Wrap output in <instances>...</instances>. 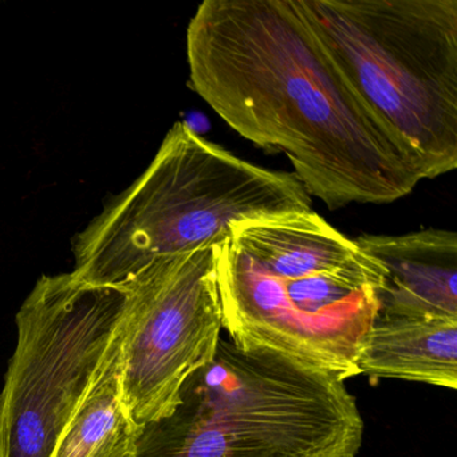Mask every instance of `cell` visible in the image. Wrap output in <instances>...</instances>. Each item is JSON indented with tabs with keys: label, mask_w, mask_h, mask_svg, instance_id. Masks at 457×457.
I'll list each match as a JSON object with an SVG mask.
<instances>
[{
	"label": "cell",
	"mask_w": 457,
	"mask_h": 457,
	"mask_svg": "<svg viewBox=\"0 0 457 457\" xmlns=\"http://www.w3.org/2000/svg\"><path fill=\"white\" fill-rule=\"evenodd\" d=\"M189 87L245 140L290 159L330 210L387 204L421 179L339 71L302 0H204Z\"/></svg>",
	"instance_id": "1"
},
{
	"label": "cell",
	"mask_w": 457,
	"mask_h": 457,
	"mask_svg": "<svg viewBox=\"0 0 457 457\" xmlns=\"http://www.w3.org/2000/svg\"><path fill=\"white\" fill-rule=\"evenodd\" d=\"M385 275L381 263L312 210L242 221L216 245L229 341L342 382L360 376Z\"/></svg>",
	"instance_id": "2"
},
{
	"label": "cell",
	"mask_w": 457,
	"mask_h": 457,
	"mask_svg": "<svg viewBox=\"0 0 457 457\" xmlns=\"http://www.w3.org/2000/svg\"><path fill=\"white\" fill-rule=\"evenodd\" d=\"M312 211L294 172L235 156L176 122L143 175L71 240L73 274L119 286L164 256L223 243L237 224Z\"/></svg>",
	"instance_id": "3"
},
{
	"label": "cell",
	"mask_w": 457,
	"mask_h": 457,
	"mask_svg": "<svg viewBox=\"0 0 457 457\" xmlns=\"http://www.w3.org/2000/svg\"><path fill=\"white\" fill-rule=\"evenodd\" d=\"M362 416L336 377L221 339L135 457H357Z\"/></svg>",
	"instance_id": "4"
},
{
	"label": "cell",
	"mask_w": 457,
	"mask_h": 457,
	"mask_svg": "<svg viewBox=\"0 0 457 457\" xmlns=\"http://www.w3.org/2000/svg\"><path fill=\"white\" fill-rule=\"evenodd\" d=\"M328 54L421 180L457 168V0H302Z\"/></svg>",
	"instance_id": "5"
},
{
	"label": "cell",
	"mask_w": 457,
	"mask_h": 457,
	"mask_svg": "<svg viewBox=\"0 0 457 457\" xmlns=\"http://www.w3.org/2000/svg\"><path fill=\"white\" fill-rule=\"evenodd\" d=\"M125 317L119 286L39 278L18 312L0 393V457H50Z\"/></svg>",
	"instance_id": "6"
},
{
	"label": "cell",
	"mask_w": 457,
	"mask_h": 457,
	"mask_svg": "<svg viewBox=\"0 0 457 457\" xmlns=\"http://www.w3.org/2000/svg\"><path fill=\"white\" fill-rule=\"evenodd\" d=\"M216 245L156 259L119 285L125 293L122 400L138 429L170 416L184 385L218 353L223 315Z\"/></svg>",
	"instance_id": "7"
},
{
	"label": "cell",
	"mask_w": 457,
	"mask_h": 457,
	"mask_svg": "<svg viewBox=\"0 0 457 457\" xmlns=\"http://www.w3.org/2000/svg\"><path fill=\"white\" fill-rule=\"evenodd\" d=\"M354 242L386 272L378 315L457 320L456 232L361 235Z\"/></svg>",
	"instance_id": "8"
},
{
	"label": "cell",
	"mask_w": 457,
	"mask_h": 457,
	"mask_svg": "<svg viewBox=\"0 0 457 457\" xmlns=\"http://www.w3.org/2000/svg\"><path fill=\"white\" fill-rule=\"evenodd\" d=\"M358 371L374 379L456 389L457 320L377 315L363 339Z\"/></svg>",
	"instance_id": "9"
},
{
	"label": "cell",
	"mask_w": 457,
	"mask_h": 457,
	"mask_svg": "<svg viewBox=\"0 0 457 457\" xmlns=\"http://www.w3.org/2000/svg\"><path fill=\"white\" fill-rule=\"evenodd\" d=\"M125 317L87 395L50 457H135L141 429L122 400L121 349Z\"/></svg>",
	"instance_id": "10"
}]
</instances>
